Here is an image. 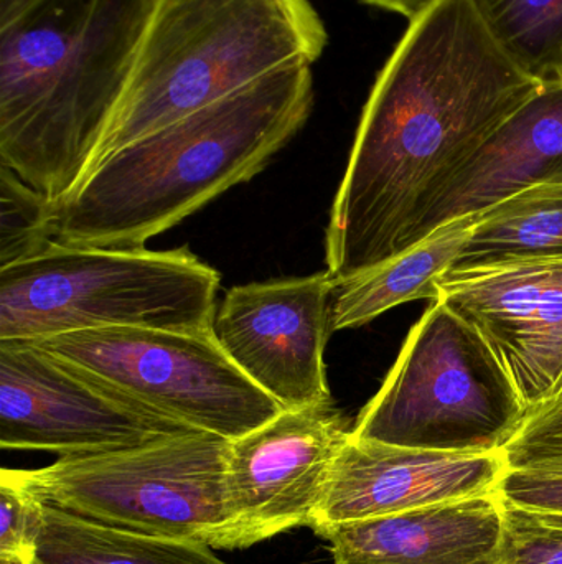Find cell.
<instances>
[{"mask_svg":"<svg viewBox=\"0 0 562 564\" xmlns=\"http://www.w3.org/2000/svg\"><path fill=\"white\" fill-rule=\"evenodd\" d=\"M541 82L502 48L474 0H436L409 20L376 76L330 210V278L401 254L445 182Z\"/></svg>","mask_w":562,"mask_h":564,"instance_id":"1","label":"cell"},{"mask_svg":"<svg viewBox=\"0 0 562 564\" xmlns=\"http://www.w3.org/2000/svg\"><path fill=\"white\" fill-rule=\"evenodd\" d=\"M313 98L312 66H294L135 139L62 202L56 243L145 248L264 171L309 121Z\"/></svg>","mask_w":562,"mask_h":564,"instance_id":"2","label":"cell"},{"mask_svg":"<svg viewBox=\"0 0 562 564\" xmlns=\"http://www.w3.org/2000/svg\"><path fill=\"white\" fill-rule=\"evenodd\" d=\"M154 0H0V165L55 205L88 175Z\"/></svg>","mask_w":562,"mask_h":564,"instance_id":"3","label":"cell"},{"mask_svg":"<svg viewBox=\"0 0 562 564\" xmlns=\"http://www.w3.org/2000/svg\"><path fill=\"white\" fill-rule=\"evenodd\" d=\"M327 43L310 0H154L89 172L135 139L266 76L312 66Z\"/></svg>","mask_w":562,"mask_h":564,"instance_id":"4","label":"cell"},{"mask_svg":"<svg viewBox=\"0 0 562 564\" xmlns=\"http://www.w3.org/2000/svg\"><path fill=\"white\" fill-rule=\"evenodd\" d=\"M221 276L188 248L53 243L0 270V340L96 328L208 332Z\"/></svg>","mask_w":562,"mask_h":564,"instance_id":"5","label":"cell"},{"mask_svg":"<svg viewBox=\"0 0 562 564\" xmlns=\"http://www.w3.org/2000/svg\"><path fill=\"white\" fill-rule=\"evenodd\" d=\"M528 410L477 328L436 301L363 408L356 440L454 454L504 453Z\"/></svg>","mask_w":562,"mask_h":564,"instance_id":"6","label":"cell"},{"mask_svg":"<svg viewBox=\"0 0 562 564\" xmlns=\"http://www.w3.org/2000/svg\"><path fill=\"white\" fill-rule=\"evenodd\" d=\"M228 446L223 437L194 431L12 473L45 506L102 525L223 549Z\"/></svg>","mask_w":562,"mask_h":564,"instance_id":"7","label":"cell"},{"mask_svg":"<svg viewBox=\"0 0 562 564\" xmlns=\"http://www.w3.org/2000/svg\"><path fill=\"white\" fill-rule=\"evenodd\" d=\"M201 433L234 441L283 406L257 388L213 332L112 327L30 340Z\"/></svg>","mask_w":562,"mask_h":564,"instance_id":"8","label":"cell"},{"mask_svg":"<svg viewBox=\"0 0 562 564\" xmlns=\"http://www.w3.org/2000/svg\"><path fill=\"white\" fill-rule=\"evenodd\" d=\"M194 431L33 341L0 340L3 449L76 456Z\"/></svg>","mask_w":562,"mask_h":564,"instance_id":"9","label":"cell"},{"mask_svg":"<svg viewBox=\"0 0 562 564\" xmlns=\"http://www.w3.org/2000/svg\"><path fill=\"white\" fill-rule=\"evenodd\" d=\"M350 434L345 417L327 403L280 411L230 441L223 549H247L296 527H310Z\"/></svg>","mask_w":562,"mask_h":564,"instance_id":"10","label":"cell"},{"mask_svg":"<svg viewBox=\"0 0 562 564\" xmlns=\"http://www.w3.org/2000/svg\"><path fill=\"white\" fill-rule=\"evenodd\" d=\"M335 284L326 271L234 285L214 311L224 354L283 410L333 403L323 354Z\"/></svg>","mask_w":562,"mask_h":564,"instance_id":"11","label":"cell"},{"mask_svg":"<svg viewBox=\"0 0 562 564\" xmlns=\"http://www.w3.org/2000/svg\"><path fill=\"white\" fill-rule=\"evenodd\" d=\"M438 301L487 340L528 413L562 391V260L445 273Z\"/></svg>","mask_w":562,"mask_h":564,"instance_id":"12","label":"cell"},{"mask_svg":"<svg viewBox=\"0 0 562 564\" xmlns=\"http://www.w3.org/2000/svg\"><path fill=\"white\" fill-rule=\"evenodd\" d=\"M507 470L504 453L408 449L350 434L330 469L310 529L322 535L346 523L485 496L497 490Z\"/></svg>","mask_w":562,"mask_h":564,"instance_id":"13","label":"cell"},{"mask_svg":"<svg viewBox=\"0 0 562 564\" xmlns=\"http://www.w3.org/2000/svg\"><path fill=\"white\" fill-rule=\"evenodd\" d=\"M562 184V69L515 109L452 174L406 238L405 251L459 218ZM403 251V253H405Z\"/></svg>","mask_w":562,"mask_h":564,"instance_id":"14","label":"cell"},{"mask_svg":"<svg viewBox=\"0 0 562 564\" xmlns=\"http://www.w3.org/2000/svg\"><path fill=\"white\" fill-rule=\"evenodd\" d=\"M504 502L485 496L434 503L323 532L333 564H500Z\"/></svg>","mask_w":562,"mask_h":564,"instance_id":"15","label":"cell"},{"mask_svg":"<svg viewBox=\"0 0 562 564\" xmlns=\"http://www.w3.org/2000/svg\"><path fill=\"white\" fill-rule=\"evenodd\" d=\"M481 215L459 218L438 228L405 253L359 276L337 282L332 330L362 327L396 305L419 299L438 301L439 280L454 267Z\"/></svg>","mask_w":562,"mask_h":564,"instance_id":"16","label":"cell"},{"mask_svg":"<svg viewBox=\"0 0 562 564\" xmlns=\"http://www.w3.org/2000/svg\"><path fill=\"white\" fill-rule=\"evenodd\" d=\"M33 564H228L207 543L102 525L43 507Z\"/></svg>","mask_w":562,"mask_h":564,"instance_id":"17","label":"cell"},{"mask_svg":"<svg viewBox=\"0 0 562 564\" xmlns=\"http://www.w3.org/2000/svg\"><path fill=\"white\" fill-rule=\"evenodd\" d=\"M562 260V184L524 192L481 214L448 273Z\"/></svg>","mask_w":562,"mask_h":564,"instance_id":"18","label":"cell"},{"mask_svg":"<svg viewBox=\"0 0 562 564\" xmlns=\"http://www.w3.org/2000/svg\"><path fill=\"white\" fill-rule=\"evenodd\" d=\"M502 48L538 79L562 69V0H474Z\"/></svg>","mask_w":562,"mask_h":564,"instance_id":"19","label":"cell"},{"mask_svg":"<svg viewBox=\"0 0 562 564\" xmlns=\"http://www.w3.org/2000/svg\"><path fill=\"white\" fill-rule=\"evenodd\" d=\"M58 205L0 165V270L30 260L56 241Z\"/></svg>","mask_w":562,"mask_h":564,"instance_id":"20","label":"cell"},{"mask_svg":"<svg viewBox=\"0 0 562 564\" xmlns=\"http://www.w3.org/2000/svg\"><path fill=\"white\" fill-rule=\"evenodd\" d=\"M504 457L508 470L562 474V391L528 413Z\"/></svg>","mask_w":562,"mask_h":564,"instance_id":"21","label":"cell"},{"mask_svg":"<svg viewBox=\"0 0 562 564\" xmlns=\"http://www.w3.org/2000/svg\"><path fill=\"white\" fill-rule=\"evenodd\" d=\"M43 507L13 476L0 474V555L32 560L43 522Z\"/></svg>","mask_w":562,"mask_h":564,"instance_id":"22","label":"cell"},{"mask_svg":"<svg viewBox=\"0 0 562 564\" xmlns=\"http://www.w3.org/2000/svg\"><path fill=\"white\" fill-rule=\"evenodd\" d=\"M504 502V549L500 564H562V529L535 513Z\"/></svg>","mask_w":562,"mask_h":564,"instance_id":"23","label":"cell"},{"mask_svg":"<svg viewBox=\"0 0 562 564\" xmlns=\"http://www.w3.org/2000/svg\"><path fill=\"white\" fill-rule=\"evenodd\" d=\"M359 2L388 10V12L398 13V15L411 20L419 13L425 12L436 0H359Z\"/></svg>","mask_w":562,"mask_h":564,"instance_id":"24","label":"cell"}]
</instances>
